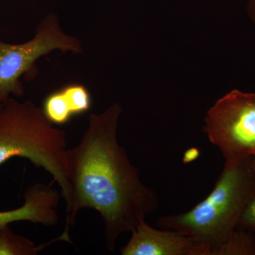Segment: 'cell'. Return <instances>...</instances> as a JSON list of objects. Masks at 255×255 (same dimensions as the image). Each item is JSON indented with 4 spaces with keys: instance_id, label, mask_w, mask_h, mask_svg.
Instances as JSON below:
<instances>
[{
    "instance_id": "obj_11",
    "label": "cell",
    "mask_w": 255,
    "mask_h": 255,
    "mask_svg": "<svg viewBox=\"0 0 255 255\" xmlns=\"http://www.w3.org/2000/svg\"><path fill=\"white\" fill-rule=\"evenodd\" d=\"M74 115H78L90 110L92 99L90 92L84 85L72 84L61 89Z\"/></svg>"
},
{
    "instance_id": "obj_5",
    "label": "cell",
    "mask_w": 255,
    "mask_h": 255,
    "mask_svg": "<svg viewBox=\"0 0 255 255\" xmlns=\"http://www.w3.org/2000/svg\"><path fill=\"white\" fill-rule=\"evenodd\" d=\"M55 50L80 53L81 43L62 30L55 14H49L38 25L29 41L10 44L0 41V105L11 95L21 97L24 90L20 78L38 58Z\"/></svg>"
},
{
    "instance_id": "obj_13",
    "label": "cell",
    "mask_w": 255,
    "mask_h": 255,
    "mask_svg": "<svg viewBox=\"0 0 255 255\" xmlns=\"http://www.w3.org/2000/svg\"><path fill=\"white\" fill-rule=\"evenodd\" d=\"M247 12L250 19L255 24V0H248L247 4Z\"/></svg>"
},
{
    "instance_id": "obj_14",
    "label": "cell",
    "mask_w": 255,
    "mask_h": 255,
    "mask_svg": "<svg viewBox=\"0 0 255 255\" xmlns=\"http://www.w3.org/2000/svg\"><path fill=\"white\" fill-rule=\"evenodd\" d=\"M252 163H253V167H254L255 170V155L253 157V160H252Z\"/></svg>"
},
{
    "instance_id": "obj_4",
    "label": "cell",
    "mask_w": 255,
    "mask_h": 255,
    "mask_svg": "<svg viewBox=\"0 0 255 255\" xmlns=\"http://www.w3.org/2000/svg\"><path fill=\"white\" fill-rule=\"evenodd\" d=\"M203 130L219 149L225 164L255 155V92L235 89L206 112Z\"/></svg>"
},
{
    "instance_id": "obj_7",
    "label": "cell",
    "mask_w": 255,
    "mask_h": 255,
    "mask_svg": "<svg viewBox=\"0 0 255 255\" xmlns=\"http://www.w3.org/2000/svg\"><path fill=\"white\" fill-rule=\"evenodd\" d=\"M60 199L59 191L51 186L43 183L33 184L25 191L22 206L10 211H0V228L18 221L55 226L59 220Z\"/></svg>"
},
{
    "instance_id": "obj_9",
    "label": "cell",
    "mask_w": 255,
    "mask_h": 255,
    "mask_svg": "<svg viewBox=\"0 0 255 255\" xmlns=\"http://www.w3.org/2000/svg\"><path fill=\"white\" fill-rule=\"evenodd\" d=\"M214 255H255L254 233L237 228Z\"/></svg>"
},
{
    "instance_id": "obj_6",
    "label": "cell",
    "mask_w": 255,
    "mask_h": 255,
    "mask_svg": "<svg viewBox=\"0 0 255 255\" xmlns=\"http://www.w3.org/2000/svg\"><path fill=\"white\" fill-rule=\"evenodd\" d=\"M121 249L122 255H208L207 250L192 238L177 231L159 229L143 220Z\"/></svg>"
},
{
    "instance_id": "obj_2",
    "label": "cell",
    "mask_w": 255,
    "mask_h": 255,
    "mask_svg": "<svg viewBox=\"0 0 255 255\" xmlns=\"http://www.w3.org/2000/svg\"><path fill=\"white\" fill-rule=\"evenodd\" d=\"M253 157L225 164L214 188L189 211L163 216L157 226L189 236L214 255L237 229L243 213L255 196Z\"/></svg>"
},
{
    "instance_id": "obj_12",
    "label": "cell",
    "mask_w": 255,
    "mask_h": 255,
    "mask_svg": "<svg viewBox=\"0 0 255 255\" xmlns=\"http://www.w3.org/2000/svg\"><path fill=\"white\" fill-rule=\"evenodd\" d=\"M238 228L255 233V196L243 213Z\"/></svg>"
},
{
    "instance_id": "obj_10",
    "label": "cell",
    "mask_w": 255,
    "mask_h": 255,
    "mask_svg": "<svg viewBox=\"0 0 255 255\" xmlns=\"http://www.w3.org/2000/svg\"><path fill=\"white\" fill-rule=\"evenodd\" d=\"M43 113L53 124H66L73 114L62 90L50 94L43 102Z\"/></svg>"
},
{
    "instance_id": "obj_1",
    "label": "cell",
    "mask_w": 255,
    "mask_h": 255,
    "mask_svg": "<svg viewBox=\"0 0 255 255\" xmlns=\"http://www.w3.org/2000/svg\"><path fill=\"white\" fill-rule=\"evenodd\" d=\"M123 108L113 104L89 116L88 127L76 147L68 150L67 164L72 208L58 241L72 243L69 234L79 211L95 210L105 225L107 248L131 233L159 206L157 193L140 179L137 167L119 145L117 128Z\"/></svg>"
},
{
    "instance_id": "obj_3",
    "label": "cell",
    "mask_w": 255,
    "mask_h": 255,
    "mask_svg": "<svg viewBox=\"0 0 255 255\" xmlns=\"http://www.w3.org/2000/svg\"><path fill=\"white\" fill-rule=\"evenodd\" d=\"M67 152L65 132L53 127L41 107L11 97L0 105V166L23 157L51 174L66 203V219L72 208Z\"/></svg>"
},
{
    "instance_id": "obj_8",
    "label": "cell",
    "mask_w": 255,
    "mask_h": 255,
    "mask_svg": "<svg viewBox=\"0 0 255 255\" xmlns=\"http://www.w3.org/2000/svg\"><path fill=\"white\" fill-rule=\"evenodd\" d=\"M51 243L37 246L28 238L16 234L9 226L0 228V255H36Z\"/></svg>"
}]
</instances>
